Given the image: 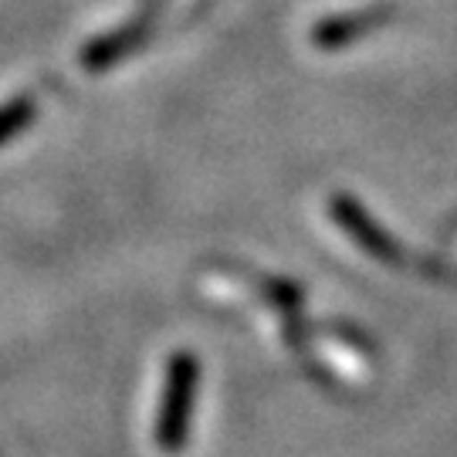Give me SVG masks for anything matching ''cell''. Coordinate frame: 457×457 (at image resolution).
I'll list each match as a JSON object with an SVG mask.
<instances>
[{
    "label": "cell",
    "mask_w": 457,
    "mask_h": 457,
    "mask_svg": "<svg viewBox=\"0 0 457 457\" xmlns=\"http://www.w3.org/2000/svg\"><path fill=\"white\" fill-rule=\"evenodd\" d=\"M200 366L194 353H173L166 366V386L160 400V417H156V444L163 451H180L190 434V417H194V396Z\"/></svg>",
    "instance_id": "6da1fadb"
},
{
    "label": "cell",
    "mask_w": 457,
    "mask_h": 457,
    "mask_svg": "<svg viewBox=\"0 0 457 457\" xmlns=\"http://www.w3.org/2000/svg\"><path fill=\"white\" fill-rule=\"evenodd\" d=\"M332 213H336V220H339V224H343V228L360 241L362 251H370V254L379 258V262H400L396 245H393L383 230L376 228L370 213H362V207L356 204V200H349V196H336V200H332Z\"/></svg>",
    "instance_id": "7a4b0ae2"
},
{
    "label": "cell",
    "mask_w": 457,
    "mask_h": 457,
    "mask_svg": "<svg viewBox=\"0 0 457 457\" xmlns=\"http://www.w3.org/2000/svg\"><path fill=\"white\" fill-rule=\"evenodd\" d=\"M149 34V21H132L126 28H119L112 34H102L96 37L88 48L82 51V65L88 71H105V68H112L115 62H122L129 51H136L143 41H146Z\"/></svg>",
    "instance_id": "3957f363"
},
{
    "label": "cell",
    "mask_w": 457,
    "mask_h": 457,
    "mask_svg": "<svg viewBox=\"0 0 457 457\" xmlns=\"http://www.w3.org/2000/svg\"><path fill=\"white\" fill-rule=\"evenodd\" d=\"M34 112H37V109H34L31 96H17V98L0 102V146L14 143L17 136L34 122Z\"/></svg>",
    "instance_id": "277c9868"
},
{
    "label": "cell",
    "mask_w": 457,
    "mask_h": 457,
    "mask_svg": "<svg viewBox=\"0 0 457 457\" xmlns=\"http://www.w3.org/2000/svg\"><path fill=\"white\" fill-rule=\"evenodd\" d=\"M379 14H356V17H336V21H328L322 24L319 31H315V41L322 45V48H336V45H345V41H353L356 34H362L370 24H376Z\"/></svg>",
    "instance_id": "5b68a950"
}]
</instances>
